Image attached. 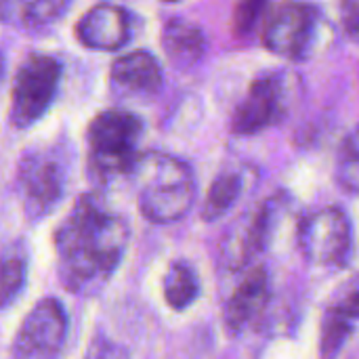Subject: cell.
Instances as JSON below:
<instances>
[{"label":"cell","mask_w":359,"mask_h":359,"mask_svg":"<svg viewBox=\"0 0 359 359\" xmlns=\"http://www.w3.org/2000/svg\"><path fill=\"white\" fill-rule=\"evenodd\" d=\"M269 0H238L236 11H233V29L236 34H248L259 17L263 15L265 6Z\"/></svg>","instance_id":"cell-21"},{"label":"cell","mask_w":359,"mask_h":359,"mask_svg":"<svg viewBox=\"0 0 359 359\" xmlns=\"http://www.w3.org/2000/svg\"><path fill=\"white\" fill-rule=\"evenodd\" d=\"M27 280V252L25 244L15 242L0 252V311L11 307Z\"/></svg>","instance_id":"cell-17"},{"label":"cell","mask_w":359,"mask_h":359,"mask_svg":"<svg viewBox=\"0 0 359 359\" xmlns=\"http://www.w3.org/2000/svg\"><path fill=\"white\" fill-rule=\"evenodd\" d=\"M162 290H164V301L170 309L185 311L189 305L196 303L200 294V282L196 271L187 263L177 261L168 267L162 282Z\"/></svg>","instance_id":"cell-19"},{"label":"cell","mask_w":359,"mask_h":359,"mask_svg":"<svg viewBox=\"0 0 359 359\" xmlns=\"http://www.w3.org/2000/svg\"><path fill=\"white\" fill-rule=\"evenodd\" d=\"M322 21L324 17L316 4L284 0L269 13L263 25V44L282 59L305 61L318 44Z\"/></svg>","instance_id":"cell-6"},{"label":"cell","mask_w":359,"mask_h":359,"mask_svg":"<svg viewBox=\"0 0 359 359\" xmlns=\"http://www.w3.org/2000/svg\"><path fill=\"white\" fill-rule=\"evenodd\" d=\"M69 8V0H0V23L21 27H44Z\"/></svg>","instance_id":"cell-16"},{"label":"cell","mask_w":359,"mask_h":359,"mask_svg":"<svg viewBox=\"0 0 359 359\" xmlns=\"http://www.w3.org/2000/svg\"><path fill=\"white\" fill-rule=\"evenodd\" d=\"M61 74L63 65L57 57L44 53H32L25 57L15 74L11 93L8 122L15 128H29L48 111L57 97Z\"/></svg>","instance_id":"cell-5"},{"label":"cell","mask_w":359,"mask_h":359,"mask_svg":"<svg viewBox=\"0 0 359 359\" xmlns=\"http://www.w3.org/2000/svg\"><path fill=\"white\" fill-rule=\"evenodd\" d=\"M137 187L139 212L156 225L181 221L196 200V177L187 162L160 154H137L128 175Z\"/></svg>","instance_id":"cell-2"},{"label":"cell","mask_w":359,"mask_h":359,"mask_svg":"<svg viewBox=\"0 0 359 359\" xmlns=\"http://www.w3.org/2000/svg\"><path fill=\"white\" fill-rule=\"evenodd\" d=\"M111 84L124 95H156L162 84V67L149 50H133L118 57L109 72Z\"/></svg>","instance_id":"cell-13"},{"label":"cell","mask_w":359,"mask_h":359,"mask_svg":"<svg viewBox=\"0 0 359 359\" xmlns=\"http://www.w3.org/2000/svg\"><path fill=\"white\" fill-rule=\"evenodd\" d=\"M141 135L143 122L130 111L107 109L97 114L86 128L88 179L99 187H107L126 177L139 154Z\"/></svg>","instance_id":"cell-3"},{"label":"cell","mask_w":359,"mask_h":359,"mask_svg":"<svg viewBox=\"0 0 359 359\" xmlns=\"http://www.w3.org/2000/svg\"><path fill=\"white\" fill-rule=\"evenodd\" d=\"M67 339V316L53 297L38 301L21 322L11 355L19 359L57 358Z\"/></svg>","instance_id":"cell-8"},{"label":"cell","mask_w":359,"mask_h":359,"mask_svg":"<svg viewBox=\"0 0 359 359\" xmlns=\"http://www.w3.org/2000/svg\"><path fill=\"white\" fill-rule=\"evenodd\" d=\"M162 48L168 57V63L179 69L187 72L200 63L206 53V34L200 25L185 21V19H170L162 32Z\"/></svg>","instance_id":"cell-15"},{"label":"cell","mask_w":359,"mask_h":359,"mask_svg":"<svg viewBox=\"0 0 359 359\" xmlns=\"http://www.w3.org/2000/svg\"><path fill=\"white\" fill-rule=\"evenodd\" d=\"M2 76H4V57L0 53V82H2Z\"/></svg>","instance_id":"cell-23"},{"label":"cell","mask_w":359,"mask_h":359,"mask_svg":"<svg viewBox=\"0 0 359 359\" xmlns=\"http://www.w3.org/2000/svg\"><path fill=\"white\" fill-rule=\"evenodd\" d=\"M286 111V84L280 72H269L252 80L246 97L231 116V133L240 137L257 135L280 122Z\"/></svg>","instance_id":"cell-9"},{"label":"cell","mask_w":359,"mask_h":359,"mask_svg":"<svg viewBox=\"0 0 359 359\" xmlns=\"http://www.w3.org/2000/svg\"><path fill=\"white\" fill-rule=\"evenodd\" d=\"M341 21L351 40L358 38L359 23V2L358 0H341Z\"/></svg>","instance_id":"cell-22"},{"label":"cell","mask_w":359,"mask_h":359,"mask_svg":"<svg viewBox=\"0 0 359 359\" xmlns=\"http://www.w3.org/2000/svg\"><path fill=\"white\" fill-rule=\"evenodd\" d=\"M358 313V288H355V282L351 280L349 290L334 305H330L324 313L322 330H320V353L324 358L337 355L347 345V341L355 332Z\"/></svg>","instance_id":"cell-14"},{"label":"cell","mask_w":359,"mask_h":359,"mask_svg":"<svg viewBox=\"0 0 359 359\" xmlns=\"http://www.w3.org/2000/svg\"><path fill=\"white\" fill-rule=\"evenodd\" d=\"M244 191V175L238 170H223L210 185L202 206V219L206 223L221 221L240 200Z\"/></svg>","instance_id":"cell-18"},{"label":"cell","mask_w":359,"mask_h":359,"mask_svg":"<svg viewBox=\"0 0 359 359\" xmlns=\"http://www.w3.org/2000/svg\"><path fill=\"white\" fill-rule=\"evenodd\" d=\"M164 2H179V0H164Z\"/></svg>","instance_id":"cell-24"},{"label":"cell","mask_w":359,"mask_h":359,"mask_svg":"<svg viewBox=\"0 0 359 359\" xmlns=\"http://www.w3.org/2000/svg\"><path fill=\"white\" fill-rule=\"evenodd\" d=\"M303 257L324 269H343L353 255V227L349 215L339 206L311 212L299 227Z\"/></svg>","instance_id":"cell-7"},{"label":"cell","mask_w":359,"mask_h":359,"mask_svg":"<svg viewBox=\"0 0 359 359\" xmlns=\"http://www.w3.org/2000/svg\"><path fill=\"white\" fill-rule=\"evenodd\" d=\"M72 166V149L50 143L25 151L15 175V189L29 221L44 219L65 196Z\"/></svg>","instance_id":"cell-4"},{"label":"cell","mask_w":359,"mask_h":359,"mask_svg":"<svg viewBox=\"0 0 359 359\" xmlns=\"http://www.w3.org/2000/svg\"><path fill=\"white\" fill-rule=\"evenodd\" d=\"M280 212V198H269L231 227L229 236L223 242V261L229 269H244L252 263L257 255H261L269 246Z\"/></svg>","instance_id":"cell-10"},{"label":"cell","mask_w":359,"mask_h":359,"mask_svg":"<svg viewBox=\"0 0 359 359\" xmlns=\"http://www.w3.org/2000/svg\"><path fill=\"white\" fill-rule=\"evenodd\" d=\"M130 229L101 194H84L55 231L57 273L65 290L99 294L120 267Z\"/></svg>","instance_id":"cell-1"},{"label":"cell","mask_w":359,"mask_h":359,"mask_svg":"<svg viewBox=\"0 0 359 359\" xmlns=\"http://www.w3.org/2000/svg\"><path fill=\"white\" fill-rule=\"evenodd\" d=\"M139 19L118 4H97L76 23V36L90 50L114 53L124 48L137 34Z\"/></svg>","instance_id":"cell-12"},{"label":"cell","mask_w":359,"mask_h":359,"mask_svg":"<svg viewBox=\"0 0 359 359\" xmlns=\"http://www.w3.org/2000/svg\"><path fill=\"white\" fill-rule=\"evenodd\" d=\"M242 278L223 305V322L231 334H244L259 326L271 301L269 273L263 265H246Z\"/></svg>","instance_id":"cell-11"},{"label":"cell","mask_w":359,"mask_h":359,"mask_svg":"<svg viewBox=\"0 0 359 359\" xmlns=\"http://www.w3.org/2000/svg\"><path fill=\"white\" fill-rule=\"evenodd\" d=\"M359 154H358V137L355 133H349L347 139L343 141L339 156H337V166H334V177L337 183L351 196L358 194L359 185Z\"/></svg>","instance_id":"cell-20"}]
</instances>
